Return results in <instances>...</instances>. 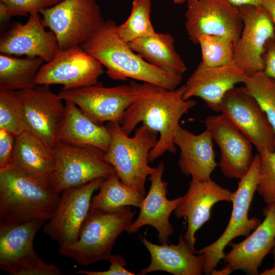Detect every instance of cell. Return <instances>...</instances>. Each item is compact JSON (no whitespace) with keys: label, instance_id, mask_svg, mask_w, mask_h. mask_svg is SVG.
Here are the masks:
<instances>
[{"label":"cell","instance_id":"cell-1","mask_svg":"<svg viewBox=\"0 0 275 275\" xmlns=\"http://www.w3.org/2000/svg\"><path fill=\"white\" fill-rule=\"evenodd\" d=\"M136 89L135 99L125 112L120 125L128 135L141 122L159 134L149 152V161L152 162L166 152H176L174 138L180 126V120L197 102L183 99L184 85L169 90L148 82H136Z\"/></svg>","mask_w":275,"mask_h":275},{"label":"cell","instance_id":"cell-2","mask_svg":"<svg viewBox=\"0 0 275 275\" xmlns=\"http://www.w3.org/2000/svg\"><path fill=\"white\" fill-rule=\"evenodd\" d=\"M117 26L114 20H106L100 30L80 46L105 67L106 73L112 79L131 78L169 90L177 88L182 75L164 71L147 62L121 37Z\"/></svg>","mask_w":275,"mask_h":275},{"label":"cell","instance_id":"cell-3","mask_svg":"<svg viewBox=\"0 0 275 275\" xmlns=\"http://www.w3.org/2000/svg\"><path fill=\"white\" fill-rule=\"evenodd\" d=\"M60 199L59 194L12 163L0 169V225L49 220Z\"/></svg>","mask_w":275,"mask_h":275},{"label":"cell","instance_id":"cell-4","mask_svg":"<svg viewBox=\"0 0 275 275\" xmlns=\"http://www.w3.org/2000/svg\"><path fill=\"white\" fill-rule=\"evenodd\" d=\"M111 137L103 159L114 168L121 181L141 196L146 195L147 178L156 170L149 164V154L156 144L158 133L142 124L130 138L117 122L106 125Z\"/></svg>","mask_w":275,"mask_h":275},{"label":"cell","instance_id":"cell-5","mask_svg":"<svg viewBox=\"0 0 275 275\" xmlns=\"http://www.w3.org/2000/svg\"><path fill=\"white\" fill-rule=\"evenodd\" d=\"M135 213L129 206L113 212L90 209L77 241L59 253L82 266L108 260L117 238L126 231Z\"/></svg>","mask_w":275,"mask_h":275},{"label":"cell","instance_id":"cell-6","mask_svg":"<svg viewBox=\"0 0 275 275\" xmlns=\"http://www.w3.org/2000/svg\"><path fill=\"white\" fill-rule=\"evenodd\" d=\"M40 14L43 25L54 33L61 50L80 46L105 21L96 0H63Z\"/></svg>","mask_w":275,"mask_h":275},{"label":"cell","instance_id":"cell-7","mask_svg":"<svg viewBox=\"0 0 275 275\" xmlns=\"http://www.w3.org/2000/svg\"><path fill=\"white\" fill-rule=\"evenodd\" d=\"M260 177V155L254 156L252 163L248 172L238 182L232 201L233 208L229 223L223 234L211 244L197 251L205 258L203 272L211 274L225 254V247L231 241L239 236L247 237L261 223L256 217L249 218L248 213Z\"/></svg>","mask_w":275,"mask_h":275},{"label":"cell","instance_id":"cell-8","mask_svg":"<svg viewBox=\"0 0 275 275\" xmlns=\"http://www.w3.org/2000/svg\"><path fill=\"white\" fill-rule=\"evenodd\" d=\"M54 164L50 177L54 190L61 194L115 173L103 159L104 152L93 147H80L58 142L52 149Z\"/></svg>","mask_w":275,"mask_h":275},{"label":"cell","instance_id":"cell-9","mask_svg":"<svg viewBox=\"0 0 275 275\" xmlns=\"http://www.w3.org/2000/svg\"><path fill=\"white\" fill-rule=\"evenodd\" d=\"M136 93V82L132 80L129 84L113 87H105L97 82L76 89H62L58 94L63 100L74 103L98 124L111 122L120 124Z\"/></svg>","mask_w":275,"mask_h":275},{"label":"cell","instance_id":"cell-10","mask_svg":"<svg viewBox=\"0 0 275 275\" xmlns=\"http://www.w3.org/2000/svg\"><path fill=\"white\" fill-rule=\"evenodd\" d=\"M17 91L26 131L52 150L65 118L63 99L48 85Z\"/></svg>","mask_w":275,"mask_h":275},{"label":"cell","instance_id":"cell-11","mask_svg":"<svg viewBox=\"0 0 275 275\" xmlns=\"http://www.w3.org/2000/svg\"><path fill=\"white\" fill-rule=\"evenodd\" d=\"M105 179L98 178L85 184L64 189L51 217L44 226L43 231L57 242L59 250L76 242L90 208L94 192L100 188Z\"/></svg>","mask_w":275,"mask_h":275},{"label":"cell","instance_id":"cell-12","mask_svg":"<svg viewBox=\"0 0 275 275\" xmlns=\"http://www.w3.org/2000/svg\"><path fill=\"white\" fill-rule=\"evenodd\" d=\"M102 64L80 46L61 50L43 63L37 75L38 85H61L68 90L94 85L104 73Z\"/></svg>","mask_w":275,"mask_h":275},{"label":"cell","instance_id":"cell-13","mask_svg":"<svg viewBox=\"0 0 275 275\" xmlns=\"http://www.w3.org/2000/svg\"><path fill=\"white\" fill-rule=\"evenodd\" d=\"M220 113L248 138L258 153L275 150V131L259 103L243 87H235L227 93Z\"/></svg>","mask_w":275,"mask_h":275},{"label":"cell","instance_id":"cell-14","mask_svg":"<svg viewBox=\"0 0 275 275\" xmlns=\"http://www.w3.org/2000/svg\"><path fill=\"white\" fill-rule=\"evenodd\" d=\"M186 3L185 28L191 42L198 44L202 35H217L236 44L243 28L238 7L226 0H188Z\"/></svg>","mask_w":275,"mask_h":275},{"label":"cell","instance_id":"cell-15","mask_svg":"<svg viewBox=\"0 0 275 275\" xmlns=\"http://www.w3.org/2000/svg\"><path fill=\"white\" fill-rule=\"evenodd\" d=\"M238 8L243 28L235 44L234 63L249 76L263 71V54L267 43L275 37V28L262 6L245 5Z\"/></svg>","mask_w":275,"mask_h":275},{"label":"cell","instance_id":"cell-16","mask_svg":"<svg viewBox=\"0 0 275 275\" xmlns=\"http://www.w3.org/2000/svg\"><path fill=\"white\" fill-rule=\"evenodd\" d=\"M206 129L219 148L218 166L223 174L229 178L241 179L252 163V144L227 118L222 114L208 116Z\"/></svg>","mask_w":275,"mask_h":275},{"label":"cell","instance_id":"cell-17","mask_svg":"<svg viewBox=\"0 0 275 275\" xmlns=\"http://www.w3.org/2000/svg\"><path fill=\"white\" fill-rule=\"evenodd\" d=\"M234 196V192L212 179L189 181L188 189L180 197L174 214L177 218L186 220L187 226L183 237L194 253L197 254L195 234L209 219L212 206L219 201L232 202Z\"/></svg>","mask_w":275,"mask_h":275},{"label":"cell","instance_id":"cell-18","mask_svg":"<svg viewBox=\"0 0 275 275\" xmlns=\"http://www.w3.org/2000/svg\"><path fill=\"white\" fill-rule=\"evenodd\" d=\"M59 49L55 35L45 30L40 13L29 15L25 23H13L0 38L1 53L39 57L45 62L50 61Z\"/></svg>","mask_w":275,"mask_h":275},{"label":"cell","instance_id":"cell-19","mask_svg":"<svg viewBox=\"0 0 275 275\" xmlns=\"http://www.w3.org/2000/svg\"><path fill=\"white\" fill-rule=\"evenodd\" d=\"M247 74L234 63L215 67L199 64L186 81L183 98H200L212 111L220 113L222 100L228 92L240 82Z\"/></svg>","mask_w":275,"mask_h":275},{"label":"cell","instance_id":"cell-20","mask_svg":"<svg viewBox=\"0 0 275 275\" xmlns=\"http://www.w3.org/2000/svg\"><path fill=\"white\" fill-rule=\"evenodd\" d=\"M164 170V163L160 161L149 176L150 187L141 203L139 214L126 230L131 234L138 232L144 226H151L157 232L161 244L167 243L169 237L174 232L169 218L180 199V197L173 200L167 198L168 183L162 179Z\"/></svg>","mask_w":275,"mask_h":275},{"label":"cell","instance_id":"cell-21","mask_svg":"<svg viewBox=\"0 0 275 275\" xmlns=\"http://www.w3.org/2000/svg\"><path fill=\"white\" fill-rule=\"evenodd\" d=\"M265 218L242 241L229 243L231 250L223 258L233 271L241 270L248 274H258L263 259L275 245V203L263 210Z\"/></svg>","mask_w":275,"mask_h":275},{"label":"cell","instance_id":"cell-22","mask_svg":"<svg viewBox=\"0 0 275 275\" xmlns=\"http://www.w3.org/2000/svg\"><path fill=\"white\" fill-rule=\"evenodd\" d=\"M174 143L180 150L178 166L186 176L197 181H208L218 166L215 161L213 140L206 129L195 134L180 126L175 134Z\"/></svg>","mask_w":275,"mask_h":275},{"label":"cell","instance_id":"cell-23","mask_svg":"<svg viewBox=\"0 0 275 275\" xmlns=\"http://www.w3.org/2000/svg\"><path fill=\"white\" fill-rule=\"evenodd\" d=\"M139 239L151 256L150 264L141 269L139 274L145 275L155 271H164L174 275H201L203 272L204 255H195L182 234L177 244L158 245L140 235Z\"/></svg>","mask_w":275,"mask_h":275},{"label":"cell","instance_id":"cell-24","mask_svg":"<svg viewBox=\"0 0 275 275\" xmlns=\"http://www.w3.org/2000/svg\"><path fill=\"white\" fill-rule=\"evenodd\" d=\"M65 101V116L58 142L80 147H93L106 152L111 142L106 126L91 120L73 102Z\"/></svg>","mask_w":275,"mask_h":275},{"label":"cell","instance_id":"cell-25","mask_svg":"<svg viewBox=\"0 0 275 275\" xmlns=\"http://www.w3.org/2000/svg\"><path fill=\"white\" fill-rule=\"evenodd\" d=\"M11 163L41 183L51 186L50 177L54 164L53 150L28 131L16 136Z\"/></svg>","mask_w":275,"mask_h":275},{"label":"cell","instance_id":"cell-26","mask_svg":"<svg viewBox=\"0 0 275 275\" xmlns=\"http://www.w3.org/2000/svg\"><path fill=\"white\" fill-rule=\"evenodd\" d=\"M128 43L134 52L161 70L180 75L186 70L185 63L176 51L170 34L155 32Z\"/></svg>","mask_w":275,"mask_h":275},{"label":"cell","instance_id":"cell-27","mask_svg":"<svg viewBox=\"0 0 275 275\" xmlns=\"http://www.w3.org/2000/svg\"><path fill=\"white\" fill-rule=\"evenodd\" d=\"M44 62L39 57L19 58L1 53L0 90L19 91L34 88L37 85V73Z\"/></svg>","mask_w":275,"mask_h":275},{"label":"cell","instance_id":"cell-28","mask_svg":"<svg viewBox=\"0 0 275 275\" xmlns=\"http://www.w3.org/2000/svg\"><path fill=\"white\" fill-rule=\"evenodd\" d=\"M144 198L123 183L114 173L105 179L99 192L92 197L90 209L113 212L127 206L139 208Z\"/></svg>","mask_w":275,"mask_h":275},{"label":"cell","instance_id":"cell-29","mask_svg":"<svg viewBox=\"0 0 275 275\" xmlns=\"http://www.w3.org/2000/svg\"><path fill=\"white\" fill-rule=\"evenodd\" d=\"M46 222L36 219L18 225H0V260L33 250L35 235Z\"/></svg>","mask_w":275,"mask_h":275},{"label":"cell","instance_id":"cell-30","mask_svg":"<svg viewBox=\"0 0 275 275\" xmlns=\"http://www.w3.org/2000/svg\"><path fill=\"white\" fill-rule=\"evenodd\" d=\"M151 0H133L130 14L123 23L117 26L121 37L129 43L155 32L150 19Z\"/></svg>","mask_w":275,"mask_h":275},{"label":"cell","instance_id":"cell-31","mask_svg":"<svg viewBox=\"0 0 275 275\" xmlns=\"http://www.w3.org/2000/svg\"><path fill=\"white\" fill-rule=\"evenodd\" d=\"M243 83L244 90L259 103L275 131V79L261 71L247 76Z\"/></svg>","mask_w":275,"mask_h":275},{"label":"cell","instance_id":"cell-32","mask_svg":"<svg viewBox=\"0 0 275 275\" xmlns=\"http://www.w3.org/2000/svg\"><path fill=\"white\" fill-rule=\"evenodd\" d=\"M198 44L201 50L202 61L206 67H215L234 63L235 42L231 39L217 35H202Z\"/></svg>","mask_w":275,"mask_h":275},{"label":"cell","instance_id":"cell-33","mask_svg":"<svg viewBox=\"0 0 275 275\" xmlns=\"http://www.w3.org/2000/svg\"><path fill=\"white\" fill-rule=\"evenodd\" d=\"M0 268L12 275H61L60 269L43 261L32 250L18 256L0 260Z\"/></svg>","mask_w":275,"mask_h":275},{"label":"cell","instance_id":"cell-34","mask_svg":"<svg viewBox=\"0 0 275 275\" xmlns=\"http://www.w3.org/2000/svg\"><path fill=\"white\" fill-rule=\"evenodd\" d=\"M0 129L16 136L26 130L17 91L0 90Z\"/></svg>","mask_w":275,"mask_h":275},{"label":"cell","instance_id":"cell-35","mask_svg":"<svg viewBox=\"0 0 275 275\" xmlns=\"http://www.w3.org/2000/svg\"><path fill=\"white\" fill-rule=\"evenodd\" d=\"M259 153L260 177L256 191L267 204L275 203V150Z\"/></svg>","mask_w":275,"mask_h":275},{"label":"cell","instance_id":"cell-36","mask_svg":"<svg viewBox=\"0 0 275 275\" xmlns=\"http://www.w3.org/2000/svg\"><path fill=\"white\" fill-rule=\"evenodd\" d=\"M63 0H0V15L2 21L15 16L40 13Z\"/></svg>","mask_w":275,"mask_h":275},{"label":"cell","instance_id":"cell-37","mask_svg":"<svg viewBox=\"0 0 275 275\" xmlns=\"http://www.w3.org/2000/svg\"><path fill=\"white\" fill-rule=\"evenodd\" d=\"M108 261L110 262L108 269L105 271H90L80 270L75 272L85 275H134L125 268L126 261L121 255L112 254Z\"/></svg>","mask_w":275,"mask_h":275},{"label":"cell","instance_id":"cell-38","mask_svg":"<svg viewBox=\"0 0 275 275\" xmlns=\"http://www.w3.org/2000/svg\"><path fill=\"white\" fill-rule=\"evenodd\" d=\"M15 138L13 134L0 129V169L6 167L12 161Z\"/></svg>","mask_w":275,"mask_h":275},{"label":"cell","instance_id":"cell-39","mask_svg":"<svg viewBox=\"0 0 275 275\" xmlns=\"http://www.w3.org/2000/svg\"><path fill=\"white\" fill-rule=\"evenodd\" d=\"M264 72L275 79V37L266 44L263 54Z\"/></svg>","mask_w":275,"mask_h":275},{"label":"cell","instance_id":"cell-40","mask_svg":"<svg viewBox=\"0 0 275 275\" xmlns=\"http://www.w3.org/2000/svg\"><path fill=\"white\" fill-rule=\"evenodd\" d=\"M261 6L270 15L275 28V0H261Z\"/></svg>","mask_w":275,"mask_h":275},{"label":"cell","instance_id":"cell-41","mask_svg":"<svg viewBox=\"0 0 275 275\" xmlns=\"http://www.w3.org/2000/svg\"><path fill=\"white\" fill-rule=\"evenodd\" d=\"M231 5L239 7L242 6L251 5L254 6H261V0H226Z\"/></svg>","mask_w":275,"mask_h":275},{"label":"cell","instance_id":"cell-42","mask_svg":"<svg viewBox=\"0 0 275 275\" xmlns=\"http://www.w3.org/2000/svg\"><path fill=\"white\" fill-rule=\"evenodd\" d=\"M233 271L232 269L228 267L225 266V268H222L220 270H217L216 268L213 270L211 272V274L212 275H228L232 272Z\"/></svg>","mask_w":275,"mask_h":275},{"label":"cell","instance_id":"cell-43","mask_svg":"<svg viewBox=\"0 0 275 275\" xmlns=\"http://www.w3.org/2000/svg\"><path fill=\"white\" fill-rule=\"evenodd\" d=\"M261 275H275V265L270 269H265L260 273Z\"/></svg>","mask_w":275,"mask_h":275},{"label":"cell","instance_id":"cell-44","mask_svg":"<svg viewBox=\"0 0 275 275\" xmlns=\"http://www.w3.org/2000/svg\"><path fill=\"white\" fill-rule=\"evenodd\" d=\"M188 0H173V2L176 4L181 5L186 3Z\"/></svg>","mask_w":275,"mask_h":275},{"label":"cell","instance_id":"cell-45","mask_svg":"<svg viewBox=\"0 0 275 275\" xmlns=\"http://www.w3.org/2000/svg\"><path fill=\"white\" fill-rule=\"evenodd\" d=\"M272 252L273 259V265H275V245L274 246L272 250Z\"/></svg>","mask_w":275,"mask_h":275}]
</instances>
